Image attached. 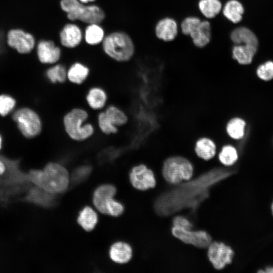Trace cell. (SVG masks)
<instances>
[{"instance_id":"obj_29","label":"cell","mask_w":273,"mask_h":273,"mask_svg":"<svg viewBox=\"0 0 273 273\" xmlns=\"http://www.w3.org/2000/svg\"><path fill=\"white\" fill-rule=\"evenodd\" d=\"M45 71L46 77L52 83H63L67 80V70L61 64L51 65Z\"/></svg>"},{"instance_id":"obj_3","label":"cell","mask_w":273,"mask_h":273,"mask_svg":"<svg viewBox=\"0 0 273 273\" xmlns=\"http://www.w3.org/2000/svg\"><path fill=\"white\" fill-rule=\"evenodd\" d=\"M88 112L84 108L75 107L65 113L63 125L66 134L72 140L80 142L90 138L95 133L91 123L87 122Z\"/></svg>"},{"instance_id":"obj_33","label":"cell","mask_w":273,"mask_h":273,"mask_svg":"<svg viewBox=\"0 0 273 273\" xmlns=\"http://www.w3.org/2000/svg\"><path fill=\"white\" fill-rule=\"evenodd\" d=\"M97 124L100 131L105 135L115 134L118 131V128L109 122L103 110L98 115Z\"/></svg>"},{"instance_id":"obj_41","label":"cell","mask_w":273,"mask_h":273,"mask_svg":"<svg viewBox=\"0 0 273 273\" xmlns=\"http://www.w3.org/2000/svg\"><path fill=\"white\" fill-rule=\"evenodd\" d=\"M81 3L83 4H86L88 2H94L95 0H79Z\"/></svg>"},{"instance_id":"obj_5","label":"cell","mask_w":273,"mask_h":273,"mask_svg":"<svg viewBox=\"0 0 273 273\" xmlns=\"http://www.w3.org/2000/svg\"><path fill=\"white\" fill-rule=\"evenodd\" d=\"M102 42L104 52L116 61H128L134 54L133 41L125 32L116 31L111 33L104 37Z\"/></svg>"},{"instance_id":"obj_6","label":"cell","mask_w":273,"mask_h":273,"mask_svg":"<svg viewBox=\"0 0 273 273\" xmlns=\"http://www.w3.org/2000/svg\"><path fill=\"white\" fill-rule=\"evenodd\" d=\"M162 173L169 183L179 184L183 180H189L193 176L194 167L186 157L175 155L167 158L163 162Z\"/></svg>"},{"instance_id":"obj_34","label":"cell","mask_w":273,"mask_h":273,"mask_svg":"<svg viewBox=\"0 0 273 273\" xmlns=\"http://www.w3.org/2000/svg\"><path fill=\"white\" fill-rule=\"evenodd\" d=\"M92 171V167L88 165H84L77 167L74 170L70 177L73 184H78L85 180Z\"/></svg>"},{"instance_id":"obj_1","label":"cell","mask_w":273,"mask_h":273,"mask_svg":"<svg viewBox=\"0 0 273 273\" xmlns=\"http://www.w3.org/2000/svg\"><path fill=\"white\" fill-rule=\"evenodd\" d=\"M231 173V170L226 168L211 169L162 194L157 199L155 209L161 215H168L188 208L194 210L208 197L210 188Z\"/></svg>"},{"instance_id":"obj_19","label":"cell","mask_w":273,"mask_h":273,"mask_svg":"<svg viewBox=\"0 0 273 273\" xmlns=\"http://www.w3.org/2000/svg\"><path fill=\"white\" fill-rule=\"evenodd\" d=\"M107 100L106 92L98 86L90 87L85 96V101L88 107L96 111L103 109L106 107Z\"/></svg>"},{"instance_id":"obj_16","label":"cell","mask_w":273,"mask_h":273,"mask_svg":"<svg viewBox=\"0 0 273 273\" xmlns=\"http://www.w3.org/2000/svg\"><path fill=\"white\" fill-rule=\"evenodd\" d=\"M25 200L43 207H50L55 203L56 196L55 194L34 186L29 189Z\"/></svg>"},{"instance_id":"obj_12","label":"cell","mask_w":273,"mask_h":273,"mask_svg":"<svg viewBox=\"0 0 273 273\" xmlns=\"http://www.w3.org/2000/svg\"><path fill=\"white\" fill-rule=\"evenodd\" d=\"M171 232L175 237L184 243L198 248L208 247L211 243L210 236L204 231H192L173 226Z\"/></svg>"},{"instance_id":"obj_37","label":"cell","mask_w":273,"mask_h":273,"mask_svg":"<svg viewBox=\"0 0 273 273\" xmlns=\"http://www.w3.org/2000/svg\"><path fill=\"white\" fill-rule=\"evenodd\" d=\"M124 211L123 205L113 198L109 200L106 205L107 214L114 216L120 215Z\"/></svg>"},{"instance_id":"obj_36","label":"cell","mask_w":273,"mask_h":273,"mask_svg":"<svg viewBox=\"0 0 273 273\" xmlns=\"http://www.w3.org/2000/svg\"><path fill=\"white\" fill-rule=\"evenodd\" d=\"M258 77L264 81L273 79V62L267 61L258 66L256 70Z\"/></svg>"},{"instance_id":"obj_25","label":"cell","mask_w":273,"mask_h":273,"mask_svg":"<svg viewBox=\"0 0 273 273\" xmlns=\"http://www.w3.org/2000/svg\"><path fill=\"white\" fill-rule=\"evenodd\" d=\"M103 111L109 122L118 128L125 125L128 121L125 112L116 105H110Z\"/></svg>"},{"instance_id":"obj_35","label":"cell","mask_w":273,"mask_h":273,"mask_svg":"<svg viewBox=\"0 0 273 273\" xmlns=\"http://www.w3.org/2000/svg\"><path fill=\"white\" fill-rule=\"evenodd\" d=\"M16 105L15 100L8 95H0V115L5 116L14 109Z\"/></svg>"},{"instance_id":"obj_11","label":"cell","mask_w":273,"mask_h":273,"mask_svg":"<svg viewBox=\"0 0 273 273\" xmlns=\"http://www.w3.org/2000/svg\"><path fill=\"white\" fill-rule=\"evenodd\" d=\"M207 248L208 258L215 269H223L232 262L234 252L230 246L223 243L214 242Z\"/></svg>"},{"instance_id":"obj_30","label":"cell","mask_w":273,"mask_h":273,"mask_svg":"<svg viewBox=\"0 0 273 273\" xmlns=\"http://www.w3.org/2000/svg\"><path fill=\"white\" fill-rule=\"evenodd\" d=\"M104 35V30L99 24H89L85 29L84 38L87 44L94 46L103 41Z\"/></svg>"},{"instance_id":"obj_32","label":"cell","mask_w":273,"mask_h":273,"mask_svg":"<svg viewBox=\"0 0 273 273\" xmlns=\"http://www.w3.org/2000/svg\"><path fill=\"white\" fill-rule=\"evenodd\" d=\"M198 7L205 17L213 18L220 13L222 5L219 0H200Z\"/></svg>"},{"instance_id":"obj_13","label":"cell","mask_w":273,"mask_h":273,"mask_svg":"<svg viewBox=\"0 0 273 273\" xmlns=\"http://www.w3.org/2000/svg\"><path fill=\"white\" fill-rule=\"evenodd\" d=\"M39 62L45 65L57 63L60 59L61 50L56 43L51 39H42L36 44L35 48Z\"/></svg>"},{"instance_id":"obj_23","label":"cell","mask_w":273,"mask_h":273,"mask_svg":"<svg viewBox=\"0 0 273 273\" xmlns=\"http://www.w3.org/2000/svg\"><path fill=\"white\" fill-rule=\"evenodd\" d=\"M89 74V69L85 65L75 62L72 64L67 72V80L75 85H81L87 79Z\"/></svg>"},{"instance_id":"obj_26","label":"cell","mask_w":273,"mask_h":273,"mask_svg":"<svg viewBox=\"0 0 273 273\" xmlns=\"http://www.w3.org/2000/svg\"><path fill=\"white\" fill-rule=\"evenodd\" d=\"M224 17L234 23L241 21L244 12L242 4L237 0H230L226 3L223 9Z\"/></svg>"},{"instance_id":"obj_22","label":"cell","mask_w":273,"mask_h":273,"mask_svg":"<svg viewBox=\"0 0 273 273\" xmlns=\"http://www.w3.org/2000/svg\"><path fill=\"white\" fill-rule=\"evenodd\" d=\"M257 48L250 45L236 44L232 50L233 57L240 64H250L257 52Z\"/></svg>"},{"instance_id":"obj_9","label":"cell","mask_w":273,"mask_h":273,"mask_svg":"<svg viewBox=\"0 0 273 273\" xmlns=\"http://www.w3.org/2000/svg\"><path fill=\"white\" fill-rule=\"evenodd\" d=\"M8 45L21 54L31 52L35 48L36 41L30 33L19 28L10 30L7 34Z\"/></svg>"},{"instance_id":"obj_10","label":"cell","mask_w":273,"mask_h":273,"mask_svg":"<svg viewBox=\"0 0 273 273\" xmlns=\"http://www.w3.org/2000/svg\"><path fill=\"white\" fill-rule=\"evenodd\" d=\"M103 10L97 5H84L80 3L71 13L67 14L70 21L79 20L89 24H99L105 19Z\"/></svg>"},{"instance_id":"obj_14","label":"cell","mask_w":273,"mask_h":273,"mask_svg":"<svg viewBox=\"0 0 273 273\" xmlns=\"http://www.w3.org/2000/svg\"><path fill=\"white\" fill-rule=\"evenodd\" d=\"M129 179L132 185L138 190H146L156 186L153 171L143 164L135 166L131 169Z\"/></svg>"},{"instance_id":"obj_8","label":"cell","mask_w":273,"mask_h":273,"mask_svg":"<svg viewBox=\"0 0 273 273\" xmlns=\"http://www.w3.org/2000/svg\"><path fill=\"white\" fill-rule=\"evenodd\" d=\"M13 119L21 133L27 138L38 135L42 129V122L39 115L29 108H21L13 115Z\"/></svg>"},{"instance_id":"obj_43","label":"cell","mask_w":273,"mask_h":273,"mask_svg":"<svg viewBox=\"0 0 273 273\" xmlns=\"http://www.w3.org/2000/svg\"><path fill=\"white\" fill-rule=\"evenodd\" d=\"M271 212H272V214L273 215V202L271 204Z\"/></svg>"},{"instance_id":"obj_39","label":"cell","mask_w":273,"mask_h":273,"mask_svg":"<svg viewBox=\"0 0 273 273\" xmlns=\"http://www.w3.org/2000/svg\"><path fill=\"white\" fill-rule=\"evenodd\" d=\"M6 170V166L4 160L0 159V176L2 175Z\"/></svg>"},{"instance_id":"obj_17","label":"cell","mask_w":273,"mask_h":273,"mask_svg":"<svg viewBox=\"0 0 273 273\" xmlns=\"http://www.w3.org/2000/svg\"><path fill=\"white\" fill-rule=\"evenodd\" d=\"M116 193V188L112 185H103L99 187L93 195V202L96 208L101 213L107 214L106 205Z\"/></svg>"},{"instance_id":"obj_2","label":"cell","mask_w":273,"mask_h":273,"mask_svg":"<svg viewBox=\"0 0 273 273\" xmlns=\"http://www.w3.org/2000/svg\"><path fill=\"white\" fill-rule=\"evenodd\" d=\"M28 175L30 183L53 194L64 192L69 183L67 170L57 162H49L42 170H31Z\"/></svg>"},{"instance_id":"obj_40","label":"cell","mask_w":273,"mask_h":273,"mask_svg":"<svg viewBox=\"0 0 273 273\" xmlns=\"http://www.w3.org/2000/svg\"><path fill=\"white\" fill-rule=\"evenodd\" d=\"M264 272L273 273V267H267L266 268Z\"/></svg>"},{"instance_id":"obj_31","label":"cell","mask_w":273,"mask_h":273,"mask_svg":"<svg viewBox=\"0 0 273 273\" xmlns=\"http://www.w3.org/2000/svg\"><path fill=\"white\" fill-rule=\"evenodd\" d=\"M217 154L219 162L225 166H232L238 159V151L231 144L223 145Z\"/></svg>"},{"instance_id":"obj_38","label":"cell","mask_w":273,"mask_h":273,"mask_svg":"<svg viewBox=\"0 0 273 273\" xmlns=\"http://www.w3.org/2000/svg\"><path fill=\"white\" fill-rule=\"evenodd\" d=\"M173 226H177L186 230H192V223L186 217L181 216L175 217L173 219Z\"/></svg>"},{"instance_id":"obj_21","label":"cell","mask_w":273,"mask_h":273,"mask_svg":"<svg viewBox=\"0 0 273 273\" xmlns=\"http://www.w3.org/2000/svg\"><path fill=\"white\" fill-rule=\"evenodd\" d=\"M231 39L236 44H246L258 47V41L255 34L245 27L235 29L231 34Z\"/></svg>"},{"instance_id":"obj_4","label":"cell","mask_w":273,"mask_h":273,"mask_svg":"<svg viewBox=\"0 0 273 273\" xmlns=\"http://www.w3.org/2000/svg\"><path fill=\"white\" fill-rule=\"evenodd\" d=\"M4 162L7 172H5L2 176H0V201L6 205L10 197L25 191L27 184L30 181L28 173L21 171L16 163L7 161Z\"/></svg>"},{"instance_id":"obj_27","label":"cell","mask_w":273,"mask_h":273,"mask_svg":"<svg viewBox=\"0 0 273 273\" xmlns=\"http://www.w3.org/2000/svg\"><path fill=\"white\" fill-rule=\"evenodd\" d=\"M246 125V123L243 119L233 117L226 123L225 130L231 139L239 140L244 136Z\"/></svg>"},{"instance_id":"obj_28","label":"cell","mask_w":273,"mask_h":273,"mask_svg":"<svg viewBox=\"0 0 273 273\" xmlns=\"http://www.w3.org/2000/svg\"><path fill=\"white\" fill-rule=\"evenodd\" d=\"M98 221L96 212L90 207L86 206L80 212L78 223L86 231L93 230Z\"/></svg>"},{"instance_id":"obj_20","label":"cell","mask_w":273,"mask_h":273,"mask_svg":"<svg viewBox=\"0 0 273 273\" xmlns=\"http://www.w3.org/2000/svg\"><path fill=\"white\" fill-rule=\"evenodd\" d=\"M194 151L198 157L207 161L215 156L216 146L212 139L207 137H202L196 141Z\"/></svg>"},{"instance_id":"obj_42","label":"cell","mask_w":273,"mask_h":273,"mask_svg":"<svg viewBox=\"0 0 273 273\" xmlns=\"http://www.w3.org/2000/svg\"><path fill=\"white\" fill-rule=\"evenodd\" d=\"M2 145V139L0 135V149H1Z\"/></svg>"},{"instance_id":"obj_24","label":"cell","mask_w":273,"mask_h":273,"mask_svg":"<svg viewBox=\"0 0 273 273\" xmlns=\"http://www.w3.org/2000/svg\"><path fill=\"white\" fill-rule=\"evenodd\" d=\"M110 256L111 259L115 262L126 263L129 261L132 257L131 248L125 243L117 242L111 247Z\"/></svg>"},{"instance_id":"obj_7","label":"cell","mask_w":273,"mask_h":273,"mask_svg":"<svg viewBox=\"0 0 273 273\" xmlns=\"http://www.w3.org/2000/svg\"><path fill=\"white\" fill-rule=\"evenodd\" d=\"M180 26L183 33L190 35L196 47L203 48L210 42L211 26L208 21L190 16L183 21Z\"/></svg>"},{"instance_id":"obj_15","label":"cell","mask_w":273,"mask_h":273,"mask_svg":"<svg viewBox=\"0 0 273 273\" xmlns=\"http://www.w3.org/2000/svg\"><path fill=\"white\" fill-rule=\"evenodd\" d=\"M59 36L60 43L63 47L73 48L81 42L82 34L81 29L77 25L68 23L62 28Z\"/></svg>"},{"instance_id":"obj_18","label":"cell","mask_w":273,"mask_h":273,"mask_svg":"<svg viewBox=\"0 0 273 273\" xmlns=\"http://www.w3.org/2000/svg\"><path fill=\"white\" fill-rule=\"evenodd\" d=\"M177 24L172 18H165L160 20L156 25L157 37L165 41L173 40L177 34Z\"/></svg>"}]
</instances>
